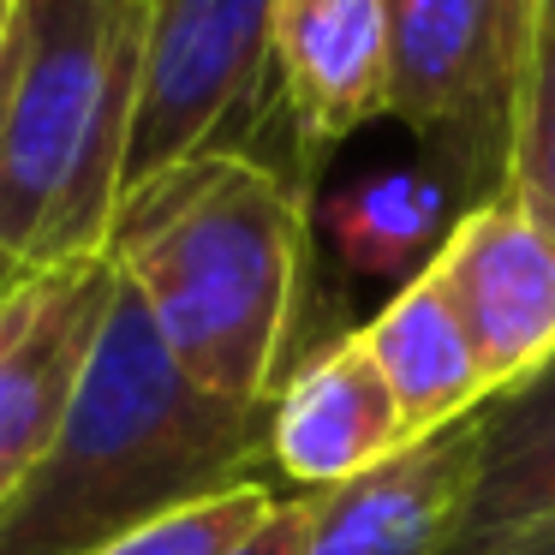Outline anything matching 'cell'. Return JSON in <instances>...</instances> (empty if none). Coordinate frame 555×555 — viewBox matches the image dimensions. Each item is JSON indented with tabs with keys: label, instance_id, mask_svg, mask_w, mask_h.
<instances>
[{
	"label": "cell",
	"instance_id": "obj_1",
	"mask_svg": "<svg viewBox=\"0 0 555 555\" xmlns=\"http://www.w3.org/2000/svg\"><path fill=\"white\" fill-rule=\"evenodd\" d=\"M108 263L173 371L228 406H269L305 281V192L245 150H209L120 197Z\"/></svg>",
	"mask_w": 555,
	"mask_h": 555
},
{
	"label": "cell",
	"instance_id": "obj_2",
	"mask_svg": "<svg viewBox=\"0 0 555 555\" xmlns=\"http://www.w3.org/2000/svg\"><path fill=\"white\" fill-rule=\"evenodd\" d=\"M263 460L269 406H228L185 383L120 281L66 436L0 507V555H96L168 507L263 478Z\"/></svg>",
	"mask_w": 555,
	"mask_h": 555
},
{
	"label": "cell",
	"instance_id": "obj_3",
	"mask_svg": "<svg viewBox=\"0 0 555 555\" xmlns=\"http://www.w3.org/2000/svg\"><path fill=\"white\" fill-rule=\"evenodd\" d=\"M150 0H25L0 61V287L108 257Z\"/></svg>",
	"mask_w": 555,
	"mask_h": 555
},
{
	"label": "cell",
	"instance_id": "obj_4",
	"mask_svg": "<svg viewBox=\"0 0 555 555\" xmlns=\"http://www.w3.org/2000/svg\"><path fill=\"white\" fill-rule=\"evenodd\" d=\"M388 114L406 120L460 197L483 204L507 185V120L526 42L502 0H383Z\"/></svg>",
	"mask_w": 555,
	"mask_h": 555
},
{
	"label": "cell",
	"instance_id": "obj_5",
	"mask_svg": "<svg viewBox=\"0 0 555 555\" xmlns=\"http://www.w3.org/2000/svg\"><path fill=\"white\" fill-rule=\"evenodd\" d=\"M275 73V0H150L144 96L132 126L126 192L209 150L251 120Z\"/></svg>",
	"mask_w": 555,
	"mask_h": 555
},
{
	"label": "cell",
	"instance_id": "obj_6",
	"mask_svg": "<svg viewBox=\"0 0 555 555\" xmlns=\"http://www.w3.org/2000/svg\"><path fill=\"white\" fill-rule=\"evenodd\" d=\"M114 293L120 269L108 257L37 269L0 287V507L37 478L66 436Z\"/></svg>",
	"mask_w": 555,
	"mask_h": 555
},
{
	"label": "cell",
	"instance_id": "obj_7",
	"mask_svg": "<svg viewBox=\"0 0 555 555\" xmlns=\"http://www.w3.org/2000/svg\"><path fill=\"white\" fill-rule=\"evenodd\" d=\"M424 269L454 305L490 400L555 359V233L507 185L460 209Z\"/></svg>",
	"mask_w": 555,
	"mask_h": 555
},
{
	"label": "cell",
	"instance_id": "obj_8",
	"mask_svg": "<svg viewBox=\"0 0 555 555\" xmlns=\"http://www.w3.org/2000/svg\"><path fill=\"white\" fill-rule=\"evenodd\" d=\"M478 472V424L460 418L395 460L305 495L299 555H454Z\"/></svg>",
	"mask_w": 555,
	"mask_h": 555
},
{
	"label": "cell",
	"instance_id": "obj_9",
	"mask_svg": "<svg viewBox=\"0 0 555 555\" xmlns=\"http://www.w3.org/2000/svg\"><path fill=\"white\" fill-rule=\"evenodd\" d=\"M400 448H412L406 412L359 328L311 352L269 400V460L305 495L335 490Z\"/></svg>",
	"mask_w": 555,
	"mask_h": 555
},
{
	"label": "cell",
	"instance_id": "obj_10",
	"mask_svg": "<svg viewBox=\"0 0 555 555\" xmlns=\"http://www.w3.org/2000/svg\"><path fill=\"white\" fill-rule=\"evenodd\" d=\"M275 85L317 173V156L388 114L383 0H275Z\"/></svg>",
	"mask_w": 555,
	"mask_h": 555
},
{
	"label": "cell",
	"instance_id": "obj_11",
	"mask_svg": "<svg viewBox=\"0 0 555 555\" xmlns=\"http://www.w3.org/2000/svg\"><path fill=\"white\" fill-rule=\"evenodd\" d=\"M472 424L478 472L454 555H495L519 531L555 519V359L502 388L483 412H472Z\"/></svg>",
	"mask_w": 555,
	"mask_h": 555
},
{
	"label": "cell",
	"instance_id": "obj_12",
	"mask_svg": "<svg viewBox=\"0 0 555 555\" xmlns=\"http://www.w3.org/2000/svg\"><path fill=\"white\" fill-rule=\"evenodd\" d=\"M371 359L383 364L388 388H395L400 412H406L412 442L448 430V424L472 418L490 406V383L483 364L472 352L466 328H460L448 293L436 287L430 269H418L412 281H400V293L359 328Z\"/></svg>",
	"mask_w": 555,
	"mask_h": 555
},
{
	"label": "cell",
	"instance_id": "obj_13",
	"mask_svg": "<svg viewBox=\"0 0 555 555\" xmlns=\"http://www.w3.org/2000/svg\"><path fill=\"white\" fill-rule=\"evenodd\" d=\"M442 192L418 173H383L328 204V240L359 275H395L442 245Z\"/></svg>",
	"mask_w": 555,
	"mask_h": 555
},
{
	"label": "cell",
	"instance_id": "obj_14",
	"mask_svg": "<svg viewBox=\"0 0 555 555\" xmlns=\"http://www.w3.org/2000/svg\"><path fill=\"white\" fill-rule=\"evenodd\" d=\"M507 192L531 221L555 233V0H538L514 73V120H507Z\"/></svg>",
	"mask_w": 555,
	"mask_h": 555
},
{
	"label": "cell",
	"instance_id": "obj_15",
	"mask_svg": "<svg viewBox=\"0 0 555 555\" xmlns=\"http://www.w3.org/2000/svg\"><path fill=\"white\" fill-rule=\"evenodd\" d=\"M275 507H281V495L263 478H251V483H233V490L168 507V514H156L144 526L120 531L114 543H102L96 555H233Z\"/></svg>",
	"mask_w": 555,
	"mask_h": 555
},
{
	"label": "cell",
	"instance_id": "obj_16",
	"mask_svg": "<svg viewBox=\"0 0 555 555\" xmlns=\"http://www.w3.org/2000/svg\"><path fill=\"white\" fill-rule=\"evenodd\" d=\"M299 543H305V495H281V507L233 555H299Z\"/></svg>",
	"mask_w": 555,
	"mask_h": 555
},
{
	"label": "cell",
	"instance_id": "obj_17",
	"mask_svg": "<svg viewBox=\"0 0 555 555\" xmlns=\"http://www.w3.org/2000/svg\"><path fill=\"white\" fill-rule=\"evenodd\" d=\"M495 555H555V519H543V526L519 531L514 543H502Z\"/></svg>",
	"mask_w": 555,
	"mask_h": 555
},
{
	"label": "cell",
	"instance_id": "obj_18",
	"mask_svg": "<svg viewBox=\"0 0 555 555\" xmlns=\"http://www.w3.org/2000/svg\"><path fill=\"white\" fill-rule=\"evenodd\" d=\"M531 13H538V0H502V18H507V30H514L519 42H526V25H531Z\"/></svg>",
	"mask_w": 555,
	"mask_h": 555
},
{
	"label": "cell",
	"instance_id": "obj_19",
	"mask_svg": "<svg viewBox=\"0 0 555 555\" xmlns=\"http://www.w3.org/2000/svg\"><path fill=\"white\" fill-rule=\"evenodd\" d=\"M18 13H25V0H0V61H7V42L18 30Z\"/></svg>",
	"mask_w": 555,
	"mask_h": 555
}]
</instances>
